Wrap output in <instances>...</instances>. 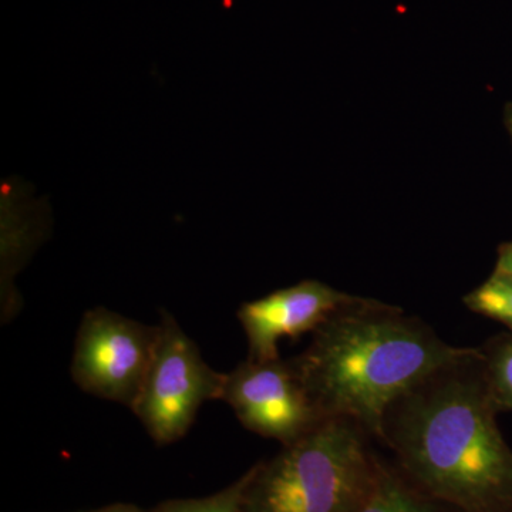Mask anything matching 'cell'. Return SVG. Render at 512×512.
<instances>
[{"mask_svg":"<svg viewBox=\"0 0 512 512\" xmlns=\"http://www.w3.org/2000/svg\"><path fill=\"white\" fill-rule=\"evenodd\" d=\"M464 305L471 312L500 322L512 333V278L494 271L487 281L467 293Z\"/></svg>","mask_w":512,"mask_h":512,"instance_id":"obj_10","label":"cell"},{"mask_svg":"<svg viewBox=\"0 0 512 512\" xmlns=\"http://www.w3.org/2000/svg\"><path fill=\"white\" fill-rule=\"evenodd\" d=\"M480 348L390 406L380 441L421 490L457 512H512V450Z\"/></svg>","mask_w":512,"mask_h":512,"instance_id":"obj_1","label":"cell"},{"mask_svg":"<svg viewBox=\"0 0 512 512\" xmlns=\"http://www.w3.org/2000/svg\"><path fill=\"white\" fill-rule=\"evenodd\" d=\"M158 325L148 326L109 309L84 315L72 362L84 392L133 409L156 352Z\"/></svg>","mask_w":512,"mask_h":512,"instance_id":"obj_5","label":"cell"},{"mask_svg":"<svg viewBox=\"0 0 512 512\" xmlns=\"http://www.w3.org/2000/svg\"><path fill=\"white\" fill-rule=\"evenodd\" d=\"M92 512H143L140 508H137L136 505L130 504H114L110 505V507L100 508V510L92 511Z\"/></svg>","mask_w":512,"mask_h":512,"instance_id":"obj_13","label":"cell"},{"mask_svg":"<svg viewBox=\"0 0 512 512\" xmlns=\"http://www.w3.org/2000/svg\"><path fill=\"white\" fill-rule=\"evenodd\" d=\"M488 390L498 412H512V333L504 332L480 346Z\"/></svg>","mask_w":512,"mask_h":512,"instance_id":"obj_9","label":"cell"},{"mask_svg":"<svg viewBox=\"0 0 512 512\" xmlns=\"http://www.w3.org/2000/svg\"><path fill=\"white\" fill-rule=\"evenodd\" d=\"M494 271L512 278V241L498 248L497 264Z\"/></svg>","mask_w":512,"mask_h":512,"instance_id":"obj_12","label":"cell"},{"mask_svg":"<svg viewBox=\"0 0 512 512\" xmlns=\"http://www.w3.org/2000/svg\"><path fill=\"white\" fill-rule=\"evenodd\" d=\"M227 373L212 369L170 313L158 325L156 352L133 412L151 439L180 440L208 400H222Z\"/></svg>","mask_w":512,"mask_h":512,"instance_id":"obj_4","label":"cell"},{"mask_svg":"<svg viewBox=\"0 0 512 512\" xmlns=\"http://www.w3.org/2000/svg\"><path fill=\"white\" fill-rule=\"evenodd\" d=\"M349 512H457L431 497L397 466L380 461L372 487Z\"/></svg>","mask_w":512,"mask_h":512,"instance_id":"obj_8","label":"cell"},{"mask_svg":"<svg viewBox=\"0 0 512 512\" xmlns=\"http://www.w3.org/2000/svg\"><path fill=\"white\" fill-rule=\"evenodd\" d=\"M346 419H323L281 453L251 468L242 512H349L375 481L382 458Z\"/></svg>","mask_w":512,"mask_h":512,"instance_id":"obj_3","label":"cell"},{"mask_svg":"<svg viewBox=\"0 0 512 512\" xmlns=\"http://www.w3.org/2000/svg\"><path fill=\"white\" fill-rule=\"evenodd\" d=\"M222 400L242 426L284 446L301 439L322 421L289 360L248 359L227 373Z\"/></svg>","mask_w":512,"mask_h":512,"instance_id":"obj_6","label":"cell"},{"mask_svg":"<svg viewBox=\"0 0 512 512\" xmlns=\"http://www.w3.org/2000/svg\"><path fill=\"white\" fill-rule=\"evenodd\" d=\"M289 360L322 419H346L380 441L387 410L441 367L477 348L444 342L402 309L355 296Z\"/></svg>","mask_w":512,"mask_h":512,"instance_id":"obj_2","label":"cell"},{"mask_svg":"<svg viewBox=\"0 0 512 512\" xmlns=\"http://www.w3.org/2000/svg\"><path fill=\"white\" fill-rule=\"evenodd\" d=\"M328 284L308 279L244 303L238 319L247 335L251 360L279 359V342L318 330L336 311L352 301Z\"/></svg>","mask_w":512,"mask_h":512,"instance_id":"obj_7","label":"cell"},{"mask_svg":"<svg viewBox=\"0 0 512 512\" xmlns=\"http://www.w3.org/2000/svg\"><path fill=\"white\" fill-rule=\"evenodd\" d=\"M505 124H507L508 131H510V136L512 138V104L507 109V113H505Z\"/></svg>","mask_w":512,"mask_h":512,"instance_id":"obj_14","label":"cell"},{"mask_svg":"<svg viewBox=\"0 0 512 512\" xmlns=\"http://www.w3.org/2000/svg\"><path fill=\"white\" fill-rule=\"evenodd\" d=\"M251 470L220 493L204 498L173 500L158 505L153 512H242Z\"/></svg>","mask_w":512,"mask_h":512,"instance_id":"obj_11","label":"cell"}]
</instances>
